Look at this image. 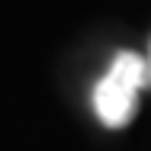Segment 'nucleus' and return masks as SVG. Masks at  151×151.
<instances>
[{"mask_svg":"<svg viewBox=\"0 0 151 151\" xmlns=\"http://www.w3.org/2000/svg\"><path fill=\"white\" fill-rule=\"evenodd\" d=\"M151 84L148 81V61L135 52H119L109 71L93 87V113L103 125L122 129L129 125L138 109V90Z\"/></svg>","mask_w":151,"mask_h":151,"instance_id":"f257e3e1","label":"nucleus"},{"mask_svg":"<svg viewBox=\"0 0 151 151\" xmlns=\"http://www.w3.org/2000/svg\"><path fill=\"white\" fill-rule=\"evenodd\" d=\"M148 81H151V61H148Z\"/></svg>","mask_w":151,"mask_h":151,"instance_id":"f03ea898","label":"nucleus"}]
</instances>
